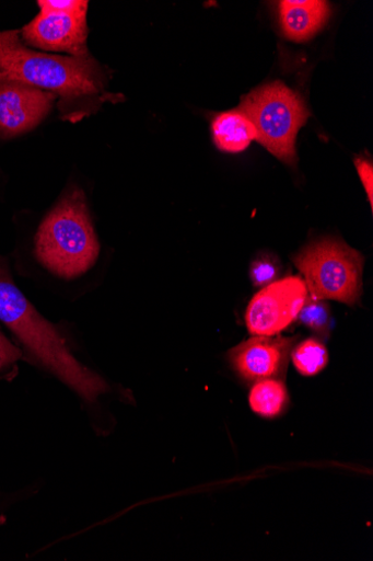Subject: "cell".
<instances>
[{
	"label": "cell",
	"instance_id": "obj_1",
	"mask_svg": "<svg viewBox=\"0 0 373 561\" xmlns=\"http://www.w3.org/2000/svg\"><path fill=\"white\" fill-rule=\"evenodd\" d=\"M0 322L19 339L32 358L86 401L108 392L109 386L81 364L57 328L43 318L0 264Z\"/></svg>",
	"mask_w": 373,
	"mask_h": 561
},
{
	"label": "cell",
	"instance_id": "obj_2",
	"mask_svg": "<svg viewBox=\"0 0 373 561\" xmlns=\"http://www.w3.org/2000/svg\"><path fill=\"white\" fill-rule=\"evenodd\" d=\"M0 80L22 82L57 94L62 112L97 102L105 75L91 57H61L28 48L20 31L0 32Z\"/></svg>",
	"mask_w": 373,
	"mask_h": 561
},
{
	"label": "cell",
	"instance_id": "obj_3",
	"mask_svg": "<svg viewBox=\"0 0 373 561\" xmlns=\"http://www.w3.org/2000/svg\"><path fill=\"white\" fill-rule=\"evenodd\" d=\"M98 253L86 196L80 187L71 186L39 226L36 259L51 274L73 279L93 268Z\"/></svg>",
	"mask_w": 373,
	"mask_h": 561
},
{
	"label": "cell",
	"instance_id": "obj_4",
	"mask_svg": "<svg viewBox=\"0 0 373 561\" xmlns=\"http://www.w3.org/2000/svg\"><path fill=\"white\" fill-rule=\"evenodd\" d=\"M240 111L256 139L288 165L296 163V136L311 116L302 96L281 81L261 85L242 98Z\"/></svg>",
	"mask_w": 373,
	"mask_h": 561
},
{
	"label": "cell",
	"instance_id": "obj_5",
	"mask_svg": "<svg viewBox=\"0 0 373 561\" xmlns=\"http://www.w3.org/2000/svg\"><path fill=\"white\" fill-rule=\"evenodd\" d=\"M293 262L304 276L311 298L347 305L359 301L364 259L342 241L325 239L314 242L299 252Z\"/></svg>",
	"mask_w": 373,
	"mask_h": 561
},
{
	"label": "cell",
	"instance_id": "obj_6",
	"mask_svg": "<svg viewBox=\"0 0 373 561\" xmlns=\"http://www.w3.org/2000/svg\"><path fill=\"white\" fill-rule=\"evenodd\" d=\"M39 14L21 35L24 44L70 57L89 56L85 0H39Z\"/></svg>",
	"mask_w": 373,
	"mask_h": 561
},
{
	"label": "cell",
	"instance_id": "obj_7",
	"mask_svg": "<svg viewBox=\"0 0 373 561\" xmlns=\"http://www.w3.org/2000/svg\"><path fill=\"white\" fill-rule=\"evenodd\" d=\"M308 297L305 282L296 276L270 284L249 301L245 314L248 332L254 336H276L298 318Z\"/></svg>",
	"mask_w": 373,
	"mask_h": 561
},
{
	"label": "cell",
	"instance_id": "obj_8",
	"mask_svg": "<svg viewBox=\"0 0 373 561\" xmlns=\"http://www.w3.org/2000/svg\"><path fill=\"white\" fill-rule=\"evenodd\" d=\"M59 96L18 81L0 80V138L11 139L37 127Z\"/></svg>",
	"mask_w": 373,
	"mask_h": 561
},
{
	"label": "cell",
	"instance_id": "obj_9",
	"mask_svg": "<svg viewBox=\"0 0 373 561\" xmlns=\"http://www.w3.org/2000/svg\"><path fill=\"white\" fill-rule=\"evenodd\" d=\"M294 342V337L254 336L231 352V363L247 381L278 379L287 370Z\"/></svg>",
	"mask_w": 373,
	"mask_h": 561
},
{
	"label": "cell",
	"instance_id": "obj_10",
	"mask_svg": "<svg viewBox=\"0 0 373 561\" xmlns=\"http://www.w3.org/2000/svg\"><path fill=\"white\" fill-rule=\"evenodd\" d=\"M282 30L288 38L304 42L322 30L330 16V5L318 0H284L279 4Z\"/></svg>",
	"mask_w": 373,
	"mask_h": 561
},
{
	"label": "cell",
	"instance_id": "obj_11",
	"mask_svg": "<svg viewBox=\"0 0 373 561\" xmlns=\"http://www.w3.org/2000/svg\"><path fill=\"white\" fill-rule=\"evenodd\" d=\"M218 148L226 152H241L256 139V130L241 111L220 114L211 125Z\"/></svg>",
	"mask_w": 373,
	"mask_h": 561
},
{
	"label": "cell",
	"instance_id": "obj_12",
	"mask_svg": "<svg viewBox=\"0 0 373 561\" xmlns=\"http://www.w3.org/2000/svg\"><path fill=\"white\" fill-rule=\"evenodd\" d=\"M248 400L255 414L266 419H275L285 411L289 393L283 381L265 379L255 382Z\"/></svg>",
	"mask_w": 373,
	"mask_h": 561
},
{
	"label": "cell",
	"instance_id": "obj_13",
	"mask_svg": "<svg viewBox=\"0 0 373 561\" xmlns=\"http://www.w3.org/2000/svg\"><path fill=\"white\" fill-rule=\"evenodd\" d=\"M291 359L299 374L313 377L325 370L329 363V353L322 341L311 337L292 350Z\"/></svg>",
	"mask_w": 373,
	"mask_h": 561
},
{
	"label": "cell",
	"instance_id": "obj_14",
	"mask_svg": "<svg viewBox=\"0 0 373 561\" xmlns=\"http://www.w3.org/2000/svg\"><path fill=\"white\" fill-rule=\"evenodd\" d=\"M300 322L315 335L327 339L331 331V312L323 299L307 297L299 314Z\"/></svg>",
	"mask_w": 373,
	"mask_h": 561
},
{
	"label": "cell",
	"instance_id": "obj_15",
	"mask_svg": "<svg viewBox=\"0 0 373 561\" xmlns=\"http://www.w3.org/2000/svg\"><path fill=\"white\" fill-rule=\"evenodd\" d=\"M281 272L278 259L272 253H261L252 263L249 276L256 287H266L277 282Z\"/></svg>",
	"mask_w": 373,
	"mask_h": 561
},
{
	"label": "cell",
	"instance_id": "obj_16",
	"mask_svg": "<svg viewBox=\"0 0 373 561\" xmlns=\"http://www.w3.org/2000/svg\"><path fill=\"white\" fill-rule=\"evenodd\" d=\"M23 356L20 347L14 345L2 331H0V371L16 364Z\"/></svg>",
	"mask_w": 373,
	"mask_h": 561
},
{
	"label": "cell",
	"instance_id": "obj_17",
	"mask_svg": "<svg viewBox=\"0 0 373 561\" xmlns=\"http://www.w3.org/2000/svg\"><path fill=\"white\" fill-rule=\"evenodd\" d=\"M354 165L368 195L370 207H373V167L372 162L365 158H357Z\"/></svg>",
	"mask_w": 373,
	"mask_h": 561
}]
</instances>
